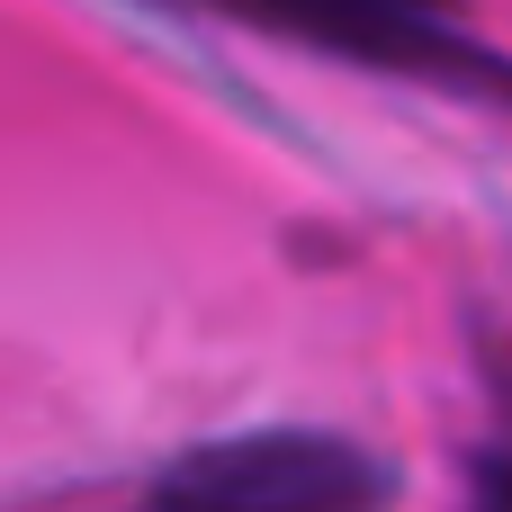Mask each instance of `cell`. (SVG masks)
<instances>
[{"label":"cell","mask_w":512,"mask_h":512,"mask_svg":"<svg viewBox=\"0 0 512 512\" xmlns=\"http://www.w3.org/2000/svg\"><path fill=\"white\" fill-rule=\"evenodd\" d=\"M252 36L306 45L324 63L378 72V81H414L468 108L512 117V54L477 27L468 0H198Z\"/></svg>","instance_id":"1"},{"label":"cell","mask_w":512,"mask_h":512,"mask_svg":"<svg viewBox=\"0 0 512 512\" xmlns=\"http://www.w3.org/2000/svg\"><path fill=\"white\" fill-rule=\"evenodd\" d=\"M468 512H512V342L495 351V432L477 441V468H468Z\"/></svg>","instance_id":"3"},{"label":"cell","mask_w":512,"mask_h":512,"mask_svg":"<svg viewBox=\"0 0 512 512\" xmlns=\"http://www.w3.org/2000/svg\"><path fill=\"white\" fill-rule=\"evenodd\" d=\"M396 504V459L351 441V432H225L180 450L162 477L135 486L117 512H387Z\"/></svg>","instance_id":"2"}]
</instances>
